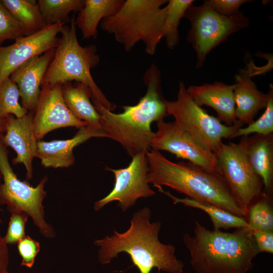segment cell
I'll use <instances>...</instances> for the list:
<instances>
[{
  "instance_id": "1",
  "label": "cell",
  "mask_w": 273,
  "mask_h": 273,
  "mask_svg": "<svg viewBox=\"0 0 273 273\" xmlns=\"http://www.w3.org/2000/svg\"><path fill=\"white\" fill-rule=\"evenodd\" d=\"M151 211L145 207L133 213L129 228L119 233L95 240L99 248L98 259L104 265L109 264L121 252L130 256L140 273H151L154 268L167 273H183L184 264L175 255V246L159 240L160 221L151 222Z\"/></svg>"
},
{
  "instance_id": "2",
  "label": "cell",
  "mask_w": 273,
  "mask_h": 273,
  "mask_svg": "<svg viewBox=\"0 0 273 273\" xmlns=\"http://www.w3.org/2000/svg\"><path fill=\"white\" fill-rule=\"evenodd\" d=\"M144 81L147 87L145 95L136 104L123 106L120 113H114L91 99L107 138L120 144L131 157L150 149L154 134L151 124L168 115L167 100L161 89V73L154 63L146 70Z\"/></svg>"
},
{
  "instance_id": "3",
  "label": "cell",
  "mask_w": 273,
  "mask_h": 273,
  "mask_svg": "<svg viewBox=\"0 0 273 273\" xmlns=\"http://www.w3.org/2000/svg\"><path fill=\"white\" fill-rule=\"evenodd\" d=\"M183 240L196 273H248L259 253L247 228L210 230L195 221L193 235L185 233Z\"/></svg>"
},
{
  "instance_id": "4",
  "label": "cell",
  "mask_w": 273,
  "mask_h": 273,
  "mask_svg": "<svg viewBox=\"0 0 273 273\" xmlns=\"http://www.w3.org/2000/svg\"><path fill=\"white\" fill-rule=\"evenodd\" d=\"M148 182L154 187L167 186L198 201L216 206L235 215H248L237 204L222 175L189 162H174L161 152L146 153Z\"/></svg>"
},
{
  "instance_id": "5",
  "label": "cell",
  "mask_w": 273,
  "mask_h": 273,
  "mask_svg": "<svg viewBox=\"0 0 273 273\" xmlns=\"http://www.w3.org/2000/svg\"><path fill=\"white\" fill-rule=\"evenodd\" d=\"M75 20L73 15L70 25H64L62 28L53 58L46 71L41 86L62 85L72 81L84 83L91 91L92 99L112 111L116 105L106 97L91 74V70L100 62L97 48L93 44L83 47L79 43Z\"/></svg>"
},
{
  "instance_id": "6",
  "label": "cell",
  "mask_w": 273,
  "mask_h": 273,
  "mask_svg": "<svg viewBox=\"0 0 273 273\" xmlns=\"http://www.w3.org/2000/svg\"><path fill=\"white\" fill-rule=\"evenodd\" d=\"M167 0H126L112 16L101 22L102 29L113 35L126 52L140 41L146 53L155 54L163 38Z\"/></svg>"
},
{
  "instance_id": "7",
  "label": "cell",
  "mask_w": 273,
  "mask_h": 273,
  "mask_svg": "<svg viewBox=\"0 0 273 273\" xmlns=\"http://www.w3.org/2000/svg\"><path fill=\"white\" fill-rule=\"evenodd\" d=\"M0 133V205H6L11 213L23 212L30 216L41 234L47 238H54L56 233L44 219L42 202L47 196L44 185L48 177H43L36 187L27 180H21L14 172L9 162L7 147Z\"/></svg>"
},
{
  "instance_id": "8",
  "label": "cell",
  "mask_w": 273,
  "mask_h": 273,
  "mask_svg": "<svg viewBox=\"0 0 273 273\" xmlns=\"http://www.w3.org/2000/svg\"><path fill=\"white\" fill-rule=\"evenodd\" d=\"M167 112L197 143L214 153L223 143V139H233L242 127L238 122L232 126L225 125L209 114L192 99L183 81L179 83L176 99L167 101Z\"/></svg>"
},
{
  "instance_id": "9",
  "label": "cell",
  "mask_w": 273,
  "mask_h": 273,
  "mask_svg": "<svg viewBox=\"0 0 273 273\" xmlns=\"http://www.w3.org/2000/svg\"><path fill=\"white\" fill-rule=\"evenodd\" d=\"M184 17L191 24L186 39L196 53L197 68L203 66L212 50L249 24V19L241 12L234 16H225L204 3L200 6H190Z\"/></svg>"
},
{
  "instance_id": "10",
  "label": "cell",
  "mask_w": 273,
  "mask_h": 273,
  "mask_svg": "<svg viewBox=\"0 0 273 273\" xmlns=\"http://www.w3.org/2000/svg\"><path fill=\"white\" fill-rule=\"evenodd\" d=\"M247 136L238 143H222L214 153L220 173L238 205L248 214L251 205L263 193L261 179L255 172L246 152Z\"/></svg>"
},
{
  "instance_id": "11",
  "label": "cell",
  "mask_w": 273,
  "mask_h": 273,
  "mask_svg": "<svg viewBox=\"0 0 273 273\" xmlns=\"http://www.w3.org/2000/svg\"><path fill=\"white\" fill-rule=\"evenodd\" d=\"M146 153L142 152L132 157L130 162L125 168H106L114 174V185L108 195L95 203V211H99L110 203L117 201L118 206L125 211L133 206L139 199L155 194L148 182L149 168Z\"/></svg>"
},
{
  "instance_id": "12",
  "label": "cell",
  "mask_w": 273,
  "mask_h": 273,
  "mask_svg": "<svg viewBox=\"0 0 273 273\" xmlns=\"http://www.w3.org/2000/svg\"><path fill=\"white\" fill-rule=\"evenodd\" d=\"M150 143L152 150L165 151L205 169L220 174L215 154L197 143L175 121L157 122Z\"/></svg>"
},
{
  "instance_id": "13",
  "label": "cell",
  "mask_w": 273,
  "mask_h": 273,
  "mask_svg": "<svg viewBox=\"0 0 273 273\" xmlns=\"http://www.w3.org/2000/svg\"><path fill=\"white\" fill-rule=\"evenodd\" d=\"M64 25H47L34 34L17 39L11 45L0 46V84L29 60L55 48L58 35Z\"/></svg>"
},
{
  "instance_id": "14",
  "label": "cell",
  "mask_w": 273,
  "mask_h": 273,
  "mask_svg": "<svg viewBox=\"0 0 273 273\" xmlns=\"http://www.w3.org/2000/svg\"><path fill=\"white\" fill-rule=\"evenodd\" d=\"M61 85L41 86L33 118L34 134L38 141L58 128L74 127L79 129L86 125L85 122L76 118L66 106L62 95Z\"/></svg>"
},
{
  "instance_id": "15",
  "label": "cell",
  "mask_w": 273,
  "mask_h": 273,
  "mask_svg": "<svg viewBox=\"0 0 273 273\" xmlns=\"http://www.w3.org/2000/svg\"><path fill=\"white\" fill-rule=\"evenodd\" d=\"M33 114L34 112L30 111L22 118L9 115L6 119L5 130L3 134L5 145L16 153L12 163L24 166L27 180L32 177V161L36 156L38 142L33 129Z\"/></svg>"
},
{
  "instance_id": "16",
  "label": "cell",
  "mask_w": 273,
  "mask_h": 273,
  "mask_svg": "<svg viewBox=\"0 0 273 273\" xmlns=\"http://www.w3.org/2000/svg\"><path fill=\"white\" fill-rule=\"evenodd\" d=\"M264 68L257 67L250 60L235 75L236 117L242 126L252 123L258 113L266 106L267 94L260 91L251 79L255 75L262 73Z\"/></svg>"
},
{
  "instance_id": "17",
  "label": "cell",
  "mask_w": 273,
  "mask_h": 273,
  "mask_svg": "<svg viewBox=\"0 0 273 273\" xmlns=\"http://www.w3.org/2000/svg\"><path fill=\"white\" fill-rule=\"evenodd\" d=\"M93 138H107L103 130L87 125L78 129L72 138L51 141L40 140L37 142L35 157L45 168H68L74 164V149Z\"/></svg>"
},
{
  "instance_id": "18",
  "label": "cell",
  "mask_w": 273,
  "mask_h": 273,
  "mask_svg": "<svg viewBox=\"0 0 273 273\" xmlns=\"http://www.w3.org/2000/svg\"><path fill=\"white\" fill-rule=\"evenodd\" d=\"M55 48L27 61L10 76L17 84L21 104L28 112H34L39 98L46 71L53 58Z\"/></svg>"
},
{
  "instance_id": "19",
  "label": "cell",
  "mask_w": 273,
  "mask_h": 273,
  "mask_svg": "<svg viewBox=\"0 0 273 273\" xmlns=\"http://www.w3.org/2000/svg\"><path fill=\"white\" fill-rule=\"evenodd\" d=\"M234 84L216 81L200 85H190L187 90L192 99L199 106L212 108L217 119L230 126L237 122L234 99Z\"/></svg>"
},
{
  "instance_id": "20",
  "label": "cell",
  "mask_w": 273,
  "mask_h": 273,
  "mask_svg": "<svg viewBox=\"0 0 273 273\" xmlns=\"http://www.w3.org/2000/svg\"><path fill=\"white\" fill-rule=\"evenodd\" d=\"M246 152L250 164L262 180L264 192L270 195L273 184V133L247 136Z\"/></svg>"
},
{
  "instance_id": "21",
  "label": "cell",
  "mask_w": 273,
  "mask_h": 273,
  "mask_svg": "<svg viewBox=\"0 0 273 273\" xmlns=\"http://www.w3.org/2000/svg\"><path fill=\"white\" fill-rule=\"evenodd\" d=\"M61 92L66 106L76 118L88 126L103 130L100 114L91 101L92 93L86 85L67 82L61 85Z\"/></svg>"
},
{
  "instance_id": "22",
  "label": "cell",
  "mask_w": 273,
  "mask_h": 273,
  "mask_svg": "<svg viewBox=\"0 0 273 273\" xmlns=\"http://www.w3.org/2000/svg\"><path fill=\"white\" fill-rule=\"evenodd\" d=\"M124 0H84L75 23L84 39H97L98 25L104 19L114 15Z\"/></svg>"
},
{
  "instance_id": "23",
  "label": "cell",
  "mask_w": 273,
  "mask_h": 273,
  "mask_svg": "<svg viewBox=\"0 0 273 273\" xmlns=\"http://www.w3.org/2000/svg\"><path fill=\"white\" fill-rule=\"evenodd\" d=\"M156 188L160 193L172 199L174 204H182L185 206L196 208L205 212L209 215L214 230L248 228L247 221L244 217L235 215L213 205L202 203L188 197L177 198L169 191H164L161 187Z\"/></svg>"
},
{
  "instance_id": "24",
  "label": "cell",
  "mask_w": 273,
  "mask_h": 273,
  "mask_svg": "<svg viewBox=\"0 0 273 273\" xmlns=\"http://www.w3.org/2000/svg\"><path fill=\"white\" fill-rule=\"evenodd\" d=\"M22 28L25 36L34 34L47 25L37 3L33 0H1Z\"/></svg>"
},
{
  "instance_id": "25",
  "label": "cell",
  "mask_w": 273,
  "mask_h": 273,
  "mask_svg": "<svg viewBox=\"0 0 273 273\" xmlns=\"http://www.w3.org/2000/svg\"><path fill=\"white\" fill-rule=\"evenodd\" d=\"M84 0H38L37 1L46 25L68 23L70 13L78 12Z\"/></svg>"
},
{
  "instance_id": "26",
  "label": "cell",
  "mask_w": 273,
  "mask_h": 273,
  "mask_svg": "<svg viewBox=\"0 0 273 273\" xmlns=\"http://www.w3.org/2000/svg\"><path fill=\"white\" fill-rule=\"evenodd\" d=\"M193 0H169L165 5L166 13L163 27V38L169 49H173L178 43V26L180 20L193 5Z\"/></svg>"
},
{
  "instance_id": "27",
  "label": "cell",
  "mask_w": 273,
  "mask_h": 273,
  "mask_svg": "<svg viewBox=\"0 0 273 273\" xmlns=\"http://www.w3.org/2000/svg\"><path fill=\"white\" fill-rule=\"evenodd\" d=\"M248 228L254 231H273V210L270 195L264 192L250 207Z\"/></svg>"
},
{
  "instance_id": "28",
  "label": "cell",
  "mask_w": 273,
  "mask_h": 273,
  "mask_svg": "<svg viewBox=\"0 0 273 273\" xmlns=\"http://www.w3.org/2000/svg\"><path fill=\"white\" fill-rule=\"evenodd\" d=\"M20 95L16 83L10 77L0 84V119L9 115L22 118L28 111L19 102Z\"/></svg>"
},
{
  "instance_id": "29",
  "label": "cell",
  "mask_w": 273,
  "mask_h": 273,
  "mask_svg": "<svg viewBox=\"0 0 273 273\" xmlns=\"http://www.w3.org/2000/svg\"><path fill=\"white\" fill-rule=\"evenodd\" d=\"M267 94V102L265 110L261 116L256 120L245 127L239 128L233 139L251 134L267 135L273 133V85L269 84Z\"/></svg>"
},
{
  "instance_id": "30",
  "label": "cell",
  "mask_w": 273,
  "mask_h": 273,
  "mask_svg": "<svg viewBox=\"0 0 273 273\" xmlns=\"http://www.w3.org/2000/svg\"><path fill=\"white\" fill-rule=\"evenodd\" d=\"M25 36L19 23L0 0V46L6 40L15 41Z\"/></svg>"
},
{
  "instance_id": "31",
  "label": "cell",
  "mask_w": 273,
  "mask_h": 273,
  "mask_svg": "<svg viewBox=\"0 0 273 273\" xmlns=\"http://www.w3.org/2000/svg\"><path fill=\"white\" fill-rule=\"evenodd\" d=\"M11 214L7 231L4 237L7 245L18 244L26 236L25 228L29 217L28 214L23 212H14Z\"/></svg>"
},
{
  "instance_id": "32",
  "label": "cell",
  "mask_w": 273,
  "mask_h": 273,
  "mask_svg": "<svg viewBox=\"0 0 273 273\" xmlns=\"http://www.w3.org/2000/svg\"><path fill=\"white\" fill-rule=\"evenodd\" d=\"M17 248L22 259L21 265L31 268L40 251L39 243L29 236H26L18 243Z\"/></svg>"
},
{
  "instance_id": "33",
  "label": "cell",
  "mask_w": 273,
  "mask_h": 273,
  "mask_svg": "<svg viewBox=\"0 0 273 273\" xmlns=\"http://www.w3.org/2000/svg\"><path fill=\"white\" fill-rule=\"evenodd\" d=\"M250 1L246 0H208L204 3L218 14L232 16L240 12L239 8L242 5Z\"/></svg>"
},
{
  "instance_id": "34",
  "label": "cell",
  "mask_w": 273,
  "mask_h": 273,
  "mask_svg": "<svg viewBox=\"0 0 273 273\" xmlns=\"http://www.w3.org/2000/svg\"><path fill=\"white\" fill-rule=\"evenodd\" d=\"M252 235L259 253H273V231H252Z\"/></svg>"
},
{
  "instance_id": "35",
  "label": "cell",
  "mask_w": 273,
  "mask_h": 273,
  "mask_svg": "<svg viewBox=\"0 0 273 273\" xmlns=\"http://www.w3.org/2000/svg\"><path fill=\"white\" fill-rule=\"evenodd\" d=\"M9 264V253L4 237L0 236V269L8 270Z\"/></svg>"
},
{
  "instance_id": "36",
  "label": "cell",
  "mask_w": 273,
  "mask_h": 273,
  "mask_svg": "<svg viewBox=\"0 0 273 273\" xmlns=\"http://www.w3.org/2000/svg\"><path fill=\"white\" fill-rule=\"evenodd\" d=\"M6 119H0V133H4L5 132L6 126Z\"/></svg>"
},
{
  "instance_id": "37",
  "label": "cell",
  "mask_w": 273,
  "mask_h": 273,
  "mask_svg": "<svg viewBox=\"0 0 273 273\" xmlns=\"http://www.w3.org/2000/svg\"><path fill=\"white\" fill-rule=\"evenodd\" d=\"M0 273H10V272L8 270H1L0 269Z\"/></svg>"
},
{
  "instance_id": "38",
  "label": "cell",
  "mask_w": 273,
  "mask_h": 273,
  "mask_svg": "<svg viewBox=\"0 0 273 273\" xmlns=\"http://www.w3.org/2000/svg\"><path fill=\"white\" fill-rule=\"evenodd\" d=\"M2 179V176H1V174L0 173V183H1V180ZM1 208H0V211H1ZM2 219H1V215H0V224L2 223Z\"/></svg>"
}]
</instances>
